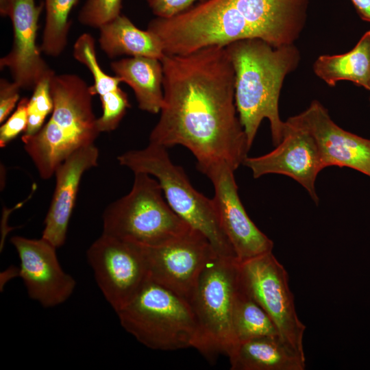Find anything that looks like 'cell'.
Listing matches in <instances>:
<instances>
[{"label": "cell", "mask_w": 370, "mask_h": 370, "mask_svg": "<svg viewBox=\"0 0 370 370\" xmlns=\"http://www.w3.org/2000/svg\"><path fill=\"white\" fill-rule=\"evenodd\" d=\"M239 277L244 289L268 314L282 341L305 358L306 327L297 316L288 273L273 252L239 262Z\"/></svg>", "instance_id": "cell-9"}, {"label": "cell", "mask_w": 370, "mask_h": 370, "mask_svg": "<svg viewBox=\"0 0 370 370\" xmlns=\"http://www.w3.org/2000/svg\"><path fill=\"white\" fill-rule=\"evenodd\" d=\"M254 178L267 174L288 176L301 184L318 203L315 181L323 169L313 137L290 117L285 121L283 137L271 151L258 157H247L243 162Z\"/></svg>", "instance_id": "cell-13"}, {"label": "cell", "mask_w": 370, "mask_h": 370, "mask_svg": "<svg viewBox=\"0 0 370 370\" xmlns=\"http://www.w3.org/2000/svg\"><path fill=\"white\" fill-rule=\"evenodd\" d=\"M232 323L236 345L256 337L279 336L268 314L241 285L240 277L233 304Z\"/></svg>", "instance_id": "cell-23"}, {"label": "cell", "mask_w": 370, "mask_h": 370, "mask_svg": "<svg viewBox=\"0 0 370 370\" xmlns=\"http://www.w3.org/2000/svg\"><path fill=\"white\" fill-rule=\"evenodd\" d=\"M163 105L149 143L185 147L197 164L227 162L234 170L250 149L235 104V73L225 46L166 55Z\"/></svg>", "instance_id": "cell-1"}, {"label": "cell", "mask_w": 370, "mask_h": 370, "mask_svg": "<svg viewBox=\"0 0 370 370\" xmlns=\"http://www.w3.org/2000/svg\"><path fill=\"white\" fill-rule=\"evenodd\" d=\"M360 17L370 23V0H351Z\"/></svg>", "instance_id": "cell-30"}, {"label": "cell", "mask_w": 370, "mask_h": 370, "mask_svg": "<svg viewBox=\"0 0 370 370\" xmlns=\"http://www.w3.org/2000/svg\"><path fill=\"white\" fill-rule=\"evenodd\" d=\"M99 29V47L110 58L127 55L160 60L165 55L161 41L154 33L138 28L121 14Z\"/></svg>", "instance_id": "cell-21"}, {"label": "cell", "mask_w": 370, "mask_h": 370, "mask_svg": "<svg viewBox=\"0 0 370 370\" xmlns=\"http://www.w3.org/2000/svg\"><path fill=\"white\" fill-rule=\"evenodd\" d=\"M116 313L122 327L150 349L195 348L198 329L190 303L150 279Z\"/></svg>", "instance_id": "cell-6"}, {"label": "cell", "mask_w": 370, "mask_h": 370, "mask_svg": "<svg viewBox=\"0 0 370 370\" xmlns=\"http://www.w3.org/2000/svg\"><path fill=\"white\" fill-rule=\"evenodd\" d=\"M119 164L134 173H145L159 182L171 209L190 227L201 232L221 257L236 258L219 221L213 199L197 191L184 169L171 160L167 148L149 143L117 157Z\"/></svg>", "instance_id": "cell-5"}, {"label": "cell", "mask_w": 370, "mask_h": 370, "mask_svg": "<svg viewBox=\"0 0 370 370\" xmlns=\"http://www.w3.org/2000/svg\"><path fill=\"white\" fill-rule=\"evenodd\" d=\"M140 245L149 279L188 301L204 267L218 256L205 236L193 228L160 245Z\"/></svg>", "instance_id": "cell-11"}, {"label": "cell", "mask_w": 370, "mask_h": 370, "mask_svg": "<svg viewBox=\"0 0 370 370\" xmlns=\"http://www.w3.org/2000/svg\"><path fill=\"white\" fill-rule=\"evenodd\" d=\"M110 68L121 82L133 90L138 108L157 114L163 105V71L160 60L136 56L110 63Z\"/></svg>", "instance_id": "cell-20"}, {"label": "cell", "mask_w": 370, "mask_h": 370, "mask_svg": "<svg viewBox=\"0 0 370 370\" xmlns=\"http://www.w3.org/2000/svg\"><path fill=\"white\" fill-rule=\"evenodd\" d=\"M312 68L315 75L330 86L346 80L370 91V31L347 53L319 56Z\"/></svg>", "instance_id": "cell-22"}, {"label": "cell", "mask_w": 370, "mask_h": 370, "mask_svg": "<svg viewBox=\"0 0 370 370\" xmlns=\"http://www.w3.org/2000/svg\"><path fill=\"white\" fill-rule=\"evenodd\" d=\"M290 118L313 137L323 169L349 167L370 177V140L339 127L319 101Z\"/></svg>", "instance_id": "cell-16"}, {"label": "cell", "mask_w": 370, "mask_h": 370, "mask_svg": "<svg viewBox=\"0 0 370 370\" xmlns=\"http://www.w3.org/2000/svg\"><path fill=\"white\" fill-rule=\"evenodd\" d=\"M53 108L36 134L23 135V147L43 180L78 149L94 144L100 134L93 112L90 86L72 73L56 74L50 80Z\"/></svg>", "instance_id": "cell-4"}, {"label": "cell", "mask_w": 370, "mask_h": 370, "mask_svg": "<svg viewBox=\"0 0 370 370\" xmlns=\"http://www.w3.org/2000/svg\"><path fill=\"white\" fill-rule=\"evenodd\" d=\"M225 48L235 73L236 110L249 146L264 119L276 146L285 127L279 113L280 91L286 76L299 64V50L295 44L274 47L257 38L236 40Z\"/></svg>", "instance_id": "cell-3"}, {"label": "cell", "mask_w": 370, "mask_h": 370, "mask_svg": "<svg viewBox=\"0 0 370 370\" xmlns=\"http://www.w3.org/2000/svg\"><path fill=\"white\" fill-rule=\"evenodd\" d=\"M98 158L99 150L92 144L75 151L54 173L56 186L45 219L42 238L56 248L66 241L82 177L86 171L97 165Z\"/></svg>", "instance_id": "cell-17"}, {"label": "cell", "mask_w": 370, "mask_h": 370, "mask_svg": "<svg viewBox=\"0 0 370 370\" xmlns=\"http://www.w3.org/2000/svg\"><path fill=\"white\" fill-rule=\"evenodd\" d=\"M44 8V2L36 4L35 0H11L8 16L12 25V45L0 59V69L8 68L13 82L21 89L34 90L40 81L55 75L36 45L38 21Z\"/></svg>", "instance_id": "cell-15"}, {"label": "cell", "mask_w": 370, "mask_h": 370, "mask_svg": "<svg viewBox=\"0 0 370 370\" xmlns=\"http://www.w3.org/2000/svg\"><path fill=\"white\" fill-rule=\"evenodd\" d=\"M86 256L98 286L115 312L130 301L149 279L138 244L102 233Z\"/></svg>", "instance_id": "cell-10"}, {"label": "cell", "mask_w": 370, "mask_h": 370, "mask_svg": "<svg viewBox=\"0 0 370 370\" xmlns=\"http://www.w3.org/2000/svg\"><path fill=\"white\" fill-rule=\"evenodd\" d=\"M232 370H304L302 357L279 336H264L238 343L228 356Z\"/></svg>", "instance_id": "cell-19"}, {"label": "cell", "mask_w": 370, "mask_h": 370, "mask_svg": "<svg viewBox=\"0 0 370 370\" xmlns=\"http://www.w3.org/2000/svg\"><path fill=\"white\" fill-rule=\"evenodd\" d=\"M206 0H146L153 14L158 18H169L192 7L195 2Z\"/></svg>", "instance_id": "cell-28"}, {"label": "cell", "mask_w": 370, "mask_h": 370, "mask_svg": "<svg viewBox=\"0 0 370 370\" xmlns=\"http://www.w3.org/2000/svg\"><path fill=\"white\" fill-rule=\"evenodd\" d=\"M21 88L13 81L0 80V123H2L17 106Z\"/></svg>", "instance_id": "cell-29"}, {"label": "cell", "mask_w": 370, "mask_h": 370, "mask_svg": "<svg viewBox=\"0 0 370 370\" xmlns=\"http://www.w3.org/2000/svg\"><path fill=\"white\" fill-rule=\"evenodd\" d=\"M197 168L213 184L212 199L219 221L238 262L271 252L273 242L251 221L239 198L235 170L223 161L197 164Z\"/></svg>", "instance_id": "cell-12"}, {"label": "cell", "mask_w": 370, "mask_h": 370, "mask_svg": "<svg viewBox=\"0 0 370 370\" xmlns=\"http://www.w3.org/2000/svg\"><path fill=\"white\" fill-rule=\"evenodd\" d=\"M310 0H206L169 18L156 17L147 29L166 55H185L243 39L274 47L295 44L307 21Z\"/></svg>", "instance_id": "cell-2"}, {"label": "cell", "mask_w": 370, "mask_h": 370, "mask_svg": "<svg viewBox=\"0 0 370 370\" xmlns=\"http://www.w3.org/2000/svg\"><path fill=\"white\" fill-rule=\"evenodd\" d=\"M51 79H42L33 90L28 101V122L23 135L30 136L38 132L45 123L47 116L52 112L53 102L50 90Z\"/></svg>", "instance_id": "cell-25"}, {"label": "cell", "mask_w": 370, "mask_h": 370, "mask_svg": "<svg viewBox=\"0 0 370 370\" xmlns=\"http://www.w3.org/2000/svg\"><path fill=\"white\" fill-rule=\"evenodd\" d=\"M122 0H86L79 14V22L86 27L98 28L121 14Z\"/></svg>", "instance_id": "cell-26"}, {"label": "cell", "mask_w": 370, "mask_h": 370, "mask_svg": "<svg viewBox=\"0 0 370 370\" xmlns=\"http://www.w3.org/2000/svg\"><path fill=\"white\" fill-rule=\"evenodd\" d=\"M130 193L109 204L102 214L103 234L145 246H156L190 227L170 207L155 177L134 173Z\"/></svg>", "instance_id": "cell-7"}, {"label": "cell", "mask_w": 370, "mask_h": 370, "mask_svg": "<svg viewBox=\"0 0 370 370\" xmlns=\"http://www.w3.org/2000/svg\"><path fill=\"white\" fill-rule=\"evenodd\" d=\"M73 58L84 64L91 73L94 83L90 86L92 95L99 97L102 114L97 124L102 132H109L117 128L130 107L127 94L119 87L117 76H112L100 66L96 53L95 41L91 34L84 33L76 40Z\"/></svg>", "instance_id": "cell-18"}, {"label": "cell", "mask_w": 370, "mask_h": 370, "mask_svg": "<svg viewBox=\"0 0 370 370\" xmlns=\"http://www.w3.org/2000/svg\"><path fill=\"white\" fill-rule=\"evenodd\" d=\"M239 282L236 258L216 256L206 265L189 300L197 325L195 346L213 361L230 355L236 343L232 332V308Z\"/></svg>", "instance_id": "cell-8"}, {"label": "cell", "mask_w": 370, "mask_h": 370, "mask_svg": "<svg viewBox=\"0 0 370 370\" xmlns=\"http://www.w3.org/2000/svg\"><path fill=\"white\" fill-rule=\"evenodd\" d=\"M29 99L22 98L16 110L0 127V147H5L21 132H25L28 122L27 104Z\"/></svg>", "instance_id": "cell-27"}, {"label": "cell", "mask_w": 370, "mask_h": 370, "mask_svg": "<svg viewBox=\"0 0 370 370\" xmlns=\"http://www.w3.org/2000/svg\"><path fill=\"white\" fill-rule=\"evenodd\" d=\"M11 0H0V14L5 17L8 16Z\"/></svg>", "instance_id": "cell-31"}, {"label": "cell", "mask_w": 370, "mask_h": 370, "mask_svg": "<svg viewBox=\"0 0 370 370\" xmlns=\"http://www.w3.org/2000/svg\"><path fill=\"white\" fill-rule=\"evenodd\" d=\"M10 242L18 255V275L30 298L42 307L51 308L70 297L76 282L61 267L56 254L58 248L42 237L32 239L15 236Z\"/></svg>", "instance_id": "cell-14"}, {"label": "cell", "mask_w": 370, "mask_h": 370, "mask_svg": "<svg viewBox=\"0 0 370 370\" xmlns=\"http://www.w3.org/2000/svg\"><path fill=\"white\" fill-rule=\"evenodd\" d=\"M79 0H45V23L40 51L59 56L65 49L71 27L69 16Z\"/></svg>", "instance_id": "cell-24"}]
</instances>
